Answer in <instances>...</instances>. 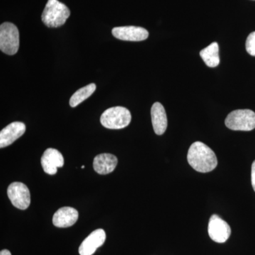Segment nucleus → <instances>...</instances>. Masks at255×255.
<instances>
[{
    "label": "nucleus",
    "mask_w": 255,
    "mask_h": 255,
    "mask_svg": "<svg viewBox=\"0 0 255 255\" xmlns=\"http://www.w3.org/2000/svg\"><path fill=\"white\" fill-rule=\"evenodd\" d=\"M187 160L193 169L201 173L211 172L218 165V159L209 146L200 141L194 142L189 147Z\"/></svg>",
    "instance_id": "obj_1"
},
{
    "label": "nucleus",
    "mask_w": 255,
    "mask_h": 255,
    "mask_svg": "<svg viewBox=\"0 0 255 255\" xmlns=\"http://www.w3.org/2000/svg\"><path fill=\"white\" fill-rule=\"evenodd\" d=\"M70 15L66 5L58 0H48L42 14V21L48 27H60L65 24Z\"/></svg>",
    "instance_id": "obj_2"
},
{
    "label": "nucleus",
    "mask_w": 255,
    "mask_h": 255,
    "mask_svg": "<svg viewBox=\"0 0 255 255\" xmlns=\"http://www.w3.org/2000/svg\"><path fill=\"white\" fill-rule=\"evenodd\" d=\"M101 124L109 129H122L131 122L130 111L123 107H114L104 112L101 116Z\"/></svg>",
    "instance_id": "obj_3"
},
{
    "label": "nucleus",
    "mask_w": 255,
    "mask_h": 255,
    "mask_svg": "<svg viewBox=\"0 0 255 255\" xmlns=\"http://www.w3.org/2000/svg\"><path fill=\"white\" fill-rule=\"evenodd\" d=\"M226 127L233 130L251 131L255 128V113L251 110H238L228 114Z\"/></svg>",
    "instance_id": "obj_4"
},
{
    "label": "nucleus",
    "mask_w": 255,
    "mask_h": 255,
    "mask_svg": "<svg viewBox=\"0 0 255 255\" xmlns=\"http://www.w3.org/2000/svg\"><path fill=\"white\" fill-rule=\"evenodd\" d=\"M19 48V32L14 23L4 22L0 26V49L5 54L13 55Z\"/></svg>",
    "instance_id": "obj_5"
},
{
    "label": "nucleus",
    "mask_w": 255,
    "mask_h": 255,
    "mask_svg": "<svg viewBox=\"0 0 255 255\" xmlns=\"http://www.w3.org/2000/svg\"><path fill=\"white\" fill-rule=\"evenodd\" d=\"M7 195L12 205L20 210H26L31 203V194L26 184L13 182L7 189Z\"/></svg>",
    "instance_id": "obj_6"
},
{
    "label": "nucleus",
    "mask_w": 255,
    "mask_h": 255,
    "mask_svg": "<svg viewBox=\"0 0 255 255\" xmlns=\"http://www.w3.org/2000/svg\"><path fill=\"white\" fill-rule=\"evenodd\" d=\"M208 232L213 241L224 243L231 236V228L226 221L218 215L214 214L210 218Z\"/></svg>",
    "instance_id": "obj_7"
},
{
    "label": "nucleus",
    "mask_w": 255,
    "mask_h": 255,
    "mask_svg": "<svg viewBox=\"0 0 255 255\" xmlns=\"http://www.w3.org/2000/svg\"><path fill=\"white\" fill-rule=\"evenodd\" d=\"M112 34L117 39L127 41H142L148 38L149 33L140 26H119L112 29Z\"/></svg>",
    "instance_id": "obj_8"
},
{
    "label": "nucleus",
    "mask_w": 255,
    "mask_h": 255,
    "mask_svg": "<svg viewBox=\"0 0 255 255\" xmlns=\"http://www.w3.org/2000/svg\"><path fill=\"white\" fill-rule=\"evenodd\" d=\"M41 165L46 173L54 175L58 167H63V156L56 149L48 148L42 156Z\"/></svg>",
    "instance_id": "obj_9"
},
{
    "label": "nucleus",
    "mask_w": 255,
    "mask_h": 255,
    "mask_svg": "<svg viewBox=\"0 0 255 255\" xmlns=\"http://www.w3.org/2000/svg\"><path fill=\"white\" fill-rule=\"evenodd\" d=\"M106 241V233L103 229H97L85 238L79 248L80 255H92L103 246Z\"/></svg>",
    "instance_id": "obj_10"
},
{
    "label": "nucleus",
    "mask_w": 255,
    "mask_h": 255,
    "mask_svg": "<svg viewBox=\"0 0 255 255\" xmlns=\"http://www.w3.org/2000/svg\"><path fill=\"white\" fill-rule=\"evenodd\" d=\"M26 131V125L22 122H16L6 126L0 132V147H6L22 136Z\"/></svg>",
    "instance_id": "obj_11"
},
{
    "label": "nucleus",
    "mask_w": 255,
    "mask_h": 255,
    "mask_svg": "<svg viewBox=\"0 0 255 255\" xmlns=\"http://www.w3.org/2000/svg\"><path fill=\"white\" fill-rule=\"evenodd\" d=\"M78 216V211L74 208L63 207L53 215V223L55 227H70L77 222Z\"/></svg>",
    "instance_id": "obj_12"
},
{
    "label": "nucleus",
    "mask_w": 255,
    "mask_h": 255,
    "mask_svg": "<svg viewBox=\"0 0 255 255\" xmlns=\"http://www.w3.org/2000/svg\"><path fill=\"white\" fill-rule=\"evenodd\" d=\"M118 164V159L110 153H102L94 159L93 167L97 173L105 175L113 172Z\"/></svg>",
    "instance_id": "obj_13"
},
{
    "label": "nucleus",
    "mask_w": 255,
    "mask_h": 255,
    "mask_svg": "<svg viewBox=\"0 0 255 255\" xmlns=\"http://www.w3.org/2000/svg\"><path fill=\"white\" fill-rule=\"evenodd\" d=\"M151 118L154 131L157 135H162L167 128V117L163 106L159 102H155L152 105Z\"/></svg>",
    "instance_id": "obj_14"
},
{
    "label": "nucleus",
    "mask_w": 255,
    "mask_h": 255,
    "mask_svg": "<svg viewBox=\"0 0 255 255\" xmlns=\"http://www.w3.org/2000/svg\"><path fill=\"white\" fill-rule=\"evenodd\" d=\"M200 55L207 66L216 68L220 64L219 44L216 42H214L209 46L201 50Z\"/></svg>",
    "instance_id": "obj_15"
},
{
    "label": "nucleus",
    "mask_w": 255,
    "mask_h": 255,
    "mask_svg": "<svg viewBox=\"0 0 255 255\" xmlns=\"http://www.w3.org/2000/svg\"><path fill=\"white\" fill-rule=\"evenodd\" d=\"M96 85L92 83L87 86L82 87L75 92L70 100V105L71 107H76L84 101L88 99L95 92Z\"/></svg>",
    "instance_id": "obj_16"
},
{
    "label": "nucleus",
    "mask_w": 255,
    "mask_h": 255,
    "mask_svg": "<svg viewBox=\"0 0 255 255\" xmlns=\"http://www.w3.org/2000/svg\"><path fill=\"white\" fill-rule=\"evenodd\" d=\"M246 46L247 52L252 56H255V31L248 36Z\"/></svg>",
    "instance_id": "obj_17"
},
{
    "label": "nucleus",
    "mask_w": 255,
    "mask_h": 255,
    "mask_svg": "<svg viewBox=\"0 0 255 255\" xmlns=\"http://www.w3.org/2000/svg\"><path fill=\"white\" fill-rule=\"evenodd\" d=\"M251 180L252 186H253V189L255 191V160L253 162V164H252Z\"/></svg>",
    "instance_id": "obj_18"
},
{
    "label": "nucleus",
    "mask_w": 255,
    "mask_h": 255,
    "mask_svg": "<svg viewBox=\"0 0 255 255\" xmlns=\"http://www.w3.org/2000/svg\"><path fill=\"white\" fill-rule=\"evenodd\" d=\"M0 255H11V254L8 250H3L0 252Z\"/></svg>",
    "instance_id": "obj_19"
},
{
    "label": "nucleus",
    "mask_w": 255,
    "mask_h": 255,
    "mask_svg": "<svg viewBox=\"0 0 255 255\" xmlns=\"http://www.w3.org/2000/svg\"><path fill=\"white\" fill-rule=\"evenodd\" d=\"M82 169L85 168V166H84V165H83V166H82Z\"/></svg>",
    "instance_id": "obj_20"
}]
</instances>
